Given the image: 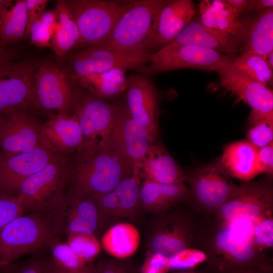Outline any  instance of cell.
I'll return each mask as SVG.
<instances>
[{
	"mask_svg": "<svg viewBox=\"0 0 273 273\" xmlns=\"http://www.w3.org/2000/svg\"><path fill=\"white\" fill-rule=\"evenodd\" d=\"M77 152L74 164L70 165L68 184L75 190L93 196L102 194L133 175L131 161L108 141Z\"/></svg>",
	"mask_w": 273,
	"mask_h": 273,
	"instance_id": "6da1fadb",
	"label": "cell"
},
{
	"mask_svg": "<svg viewBox=\"0 0 273 273\" xmlns=\"http://www.w3.org/2000/svg\"><path fill=\"white\" fill-rule=\"evenodd\" d=\"M59 235L50 210L33 211L16 218L0 229L2 265L42 250Z\"/></svg>",
	"mask_w": 273,
	"mask_h": 273,
	"instance_id": "7a4b0ae2",
	"label": "cell"
},
{
	"mask_svg": "<svg viewBox=\"0 0 273 273\" xmlns=\"http://www.w3.org/2000/svg\"><path fill=\"white\" fill-rule=\"evenodd\" d=\"M166 2L167 0H133L102 46L119 52L145 54Z\"/></svg>",
	"mask_w": 273,
	"mask_h": 273,
	"instance_id": "3957f363",
	"label": "cell"
},
{
	"mask_svg": "<svg viewBox=\"0 0 273 273\" xmlns=\"http://www.w3.org/2000/svg\"><path fill=\"white\" fill-rule=\"evenodd\" d=\"M132 1H66L79 30L80 46H102Z\"/></svg>",
	"mask_w": 273,
	"mask_h": 273,
	"instance_id": "277c9868",
	"label": "cell"
},
{
	"mask_svg": "<svg viewBox=\"0 0 273 273\" xmlns=\"http://www.w3.org/2000/svg\"><path fill=\"white\" fill-rule=\"evenodd\" d=\"M69 174V160L64 156L26 178L15 195L24 213L50 210L66 190Z\"/></svg>",
	"mask_w": 273,
	"mask_h": 273,
	"instance_id": "5b68a950",
	"label": "cell"
},
{
	"mask_svg": "<svg viewBox=\"0 0 273 273\" xmlns=\"http://www.w3.org/2000/svg\"><path fill=\"white\" fill-rule=\"evenodd\" d=\"M149 61L148 54L122 53L103 46H93L71 54L65 71L75 85L82 76L114 69L136 70L141 73Z\"/></svg>",
	"mask_w": 273,
	"mask_h": 273,
	"instance_id": "8992f818",
	"label": "cell"
},
{
	"mask_svg": "<svg viewBox=\"0 0 273 273\" xmlns=\"http://www.w3.org/2000/svg\"><path fill=\"white\" fill-rule=\"evenodd\" d=\"M150 61L141 74L147 76L194 68L216 71L235 58L215 51L189 44H171L149 54Z\"/></svg>",
	"mask_w": 273,
	"mask_h": 273,
	"instance_id": "52a82bcc",
	"label": "cell"
},
{
	"mask_svg": "<svg viewBox=\"0 0 273 273\" xmlns=\"http://www.w3.org/2000/svg\"><path fill=\"white\" fill-rule=\"evenodd\" d=\"M60 234L94 235L98 228V212L92 195L70 188L50 209Z\"/></svg>",
	"mask_w": 273,
	"mask_h": 273,
	"instance_id": "ba28073f",
	"label": "cell"
},
{
	"mask_svg": "<svg viewBox=\"0 0 273 273\" xmlns=\"http://www.w3.org/2000/svg\"><path fill=\"white\" fill-rule=\"evenodd\" d=\"M71 114L77 118L82 131L84 141L82 149H87L102 145L109 139L115 117V104H109L78 88Z\"/></svg>",
	"mask_w": 273,
	"mask_h": 273,
	"instance_id": "9c48e42d",
	"label": "cell"
},
{
	"mask_svg": "<svg viewBox=\"0 0 273 273\" xmlns=\"http://www.w3.org/2000/svg\"><path fill=\"white\" fill-rule=\"evenodd\" d=\"M39 65L11 61L0 66V113L36 106L34 74Z\"/></svg>",
	"mask_w": 273,
	"mask_h": 273,
	"instance_id": "30bf717a",
	"label": "cell"
},
{
	"mask_svg": "<svg viewBox=\"0 0 273 273\" xmlns=\"http://www.w3.org/2000/svg\"><path fill=\"white\" fill-rule=\"evenodd\" d=\"M36 106L57 113L71 114L76 88L65 70L51 63L40 64L34 74Z\"/></svg>",
	"mask_w": 273,
	"mask_h": 273,
	"instance_id": "8fae6325",
	"label": "cell"
},
{
	"mask_svg": "<svg viewBox=\"0 0 273 273\" xmlns=\"http://www.w3.org/2000/svg\"><path fill=\"white\" fill-rule=\"evenodd\" d=\"M27 109H13L0 113V155L28 152L41 144L40 124Z\"/></svg>",
	"mask_w": 273,
	"mask_h": 273,
	"instance_id": "7c38bea8",
	"label": "cell"
},
{
	"mask_svg": "<svg viewBox=\"0 0 273 273\" xmlns=\"http://www.w3.org/2000/svg\"><path fill=\"white\" fill-rule=\"evenodd\" d=\"M126 105L131 116L146 129L151 143L159 133L160 108L156 87L148 76L141 73L127 76Z\"/></svg>",
	"mask_w": 273,
	"mask_h": 273,
	"instance_id": "4fadbf2b",
	"label": "cell"
},
{
	"mask_svg": "<svg viewBox=\"0 0 273 273\" xmlns=\"http://www.w3.org/2000/svg\"><path fill=\"white\" fill-rule=\"evenodd\" d=\"M108 141L125 155L138 177L141 162L151 144L147 131L130 114L125 103L115 104V114Z\"/></svg>",
	"mask_w": 273,
	"mask_h": 273,
	"instance_id": "5bb4252c",
	"label": "cell"
},
{
	"mask_svg": "<svg viewBox=\"0 0 273 273\" xmlns=\"http://www.w3.org/2000/svg\"><path fill=\"white\" fill-rule=\"evenodd\" d=\"M41 144L28 152L0 155V192L16 195L22 183L49 163L62 156Z\"/></svg>",
	"mask_w": 273,
	"mask_h": 273,
	"instance_id": "9a60e30c",
	"label": "cell"
},
{
	"mask_svg": "<svg viewBox=\"0 0 273 273\" xmlns=\"http://www.w3.org/2000/svg\"><path fill=\"white\" fill-rule=\"evenodd\" d=\"M190 184L196 200L209 208L220 207L238 188L232 181L220 158L196 170L190 179Z\"/></svg>",
	"mask_w": 273,
	"mask_h": 273,
	"instance_id": "2e32d148",
	"label": "cell"
},
{
	"mask_svg": "<svg viewBox=\"0 0 273 273\" xmlns=\"http://www.w3.org/2000/svg\"><path fill=\"white\" fill-rule=\"evenodd\" d=\"M231 61L216 72L219 75V86L251 108V112L273 114V92L264 85L250 78Z\"/></svg>",
	"mask_w": 273,
	"mask_h": 273,
	"instance_id": "e0dca14e",
	"label": "cell"
},
{
	"mask_svg": "<svg viewBox=\"0 0 273 273\" xmlns=\"http://www.w3.org/2000/svg\"><path fill=\"white\" fill-rule=\"evenodd\" d=\"M272 191L267 185L246 183L239 186L234 194L220 208L227 222L253 220L267 213L271 206Z\"/></svg>",
	"mask_w": 273,
	"mask_h": 273,
	"instance_id": "ac0fdd59",
	"label": "cell"
},
{
	"mask_svg": "<svg viewBox=\"0 0 273 273\" xmlns=\"http://www.w3.org/2000/svg\"><path fill=\"white\" fill-rule=\"evenodd\" d=\"M141 187L140 178L132 175L120 181L110 191L93 195L98 209V228L132 215L139 207Z\"/></svg>",
	"mask_w": 273,
	"mask_h": 273,
	"instance_id": "d6986e66",
	"label": "cell"
},
{
	"mask_svg": "<svg viewBox=\"0 0 273 273\" xmlns=\"http://www.w3.org/2000/svg\"><path fill=\"white\" fill-rule=\"evenodd\" d=\"M197 13L191 0H167L145 53H154L170 44Z\"/></svg>",
	"mask_w": 273,
	"mask_h": 273,
	"instance_id": "ffe728a7",
	"label": "cell"
},
{
	"mask_svg": "<svg viewBox=\"0 0 273 273\" xmlns=\"http://www.w3.org/2000/svg\"><path fill=\"white\" fill-rule=\"evenodd\" d=\"M253 220L226 222L215 237L217 248L238 267L251 264L255 258Z\"/></svg>",
	"mask_w": 273,
	"mask_h": 273,
	"instance_id": "44dd1931",
	"label": "cell"
},
{
	"mask_svg": "<svg viewBox=\"0 0 273 273\" xmlns=\"http://www.w3.org/2000/svg\"><path fill=\"white\" fill-rule=\"evenodd\" d=\"M41 139V144L63 155L80 151L84 144L78 121L73 114H50L42 125Z\"/></svg>",
	"mask_w": 273,
	"mask_h": 273,
	"instance_id": "7402d4cb",
	"label": "cell"
},
{
	"mask_svg": "<svg viewBox=\"0 0 273 273\" xmlns=\"http://www.w3.org/2000/svg\"><path fill=\"white\" fill-rule=\"evenodd\" d=\"M246 36L230 35L209 29L195 15L170 44L198 46L236 58Z\"/></svg>",
	"mask_w": 273,
	"mask_h": 273,
	"instance_id": "603a6c76",
	"label": "cell"
},
{
	"mask_svg": "<svg viewBox=\"0 0 273 273\" xmlns=\"http://www.w3.org/2000/svg\"><path fill=\"white\" fill-rule=\"evenodd\" d=\"M198 7L205 27L230 35H247L252 17L241 19L226 0H202Z\"/></svg>",
	"mask_w": 273,
	"mask_h": 273,
	"instance_id": "cb8c5ba5",
	"label": "cell"
},
{
	"mask_svg": "<svg viewBox=\"0 0 273 273\" xmlns=\"http://www.w3.org/2000/svg\"><path fill=\"white\" fill-rule=\"evenodd\" d=\"M138 177L143 182L184 183L187 177L174 159L160 144H151L141 163Z\"/></svg>",
	"mask_w": 273,
	"mask_h": 273,
	"instance_id": "d4e9b609",
	"label": "cell"
},
{
	"mask_svg": "<svg viewBox=\"0 0 273 273\" xmlns=\"http://www.w3.org/2000/svg\"><path fill=\"white\" fill-rule=\"evenodd\" d=\"M257 152L258 148L247 140H241L228 145L220 158L230 176L248 181L261 173Z\"/></svg>",
	"mask_w": 273,
	"mask_h": 273,
	"instance_id": "484cf974",
	"label": "cell"
},
{
	"mask_svg": "<svg viewBox=\"0 0 273 273\" xmlns=\"http://www.w3.org/2000/svg\"><path fill=\"white\" fill-rule=\"evenodd\" d=\"M252 17L246 37L238 52L257 55L266 59L273 52V7Z\"/></svg>",
	"mask_w": 273,
	"mask_h": 273,
	"instance_id": "4316f807",
	"label": "cell"
},
{
	"mask_svg": "<svg viewBox=\"0 0 273 273\" xmlns=\"http://www.w3.org/2000/svg\"><path fill=\"white\" fill-rule=\"evenodd\" d=\"M126 72L122 69H114L93 73L79 78L75 84L99 99L105 101L112 99L126 91Z\"/></svg>",
	"mask_w": 273,
	"mask_h": 273,
	"instance_id": "83f0119b",
	"label": "cell"
},
{
	"mask_svg": "<svg viewBox=\"0 0 273 273\" xmlns=\"http://www.w3.org/2000/svg\"><path fill=\"white\" fill-rule=\"evenodd\" d=\"M160 222L152 233L148 253L160 254L170 259L188 248L186 232L183 224L175 219Z\"/></svg>",
	"mask_w": 273,
	"mask_h": 273,
	"instance_id": "f1b7e54d",
	"label": "cell"
},
{
	"mask_svg": "<svg viewBox=\"0 0 273 273\" xmlns=\"http://www.w3.org/2000/svg\"><path fill=\"white\" fill-rule=\"evenodd\" d=\"M189 193L184 183L165 184L144 181L141 187L139 206L149 211H160L181 200Z\"/></svg>",
	"mask_w": 273,
	"mask_h": 273,
	"instance_id": "f546056e",
	"label": "cell"
},
{
	"mask_svg": "<svg viewBox=\"0 0 273 273\" xmlns=\"http://www.w3.org/2000/svg\"><path fill=\"white\" fill-rule=\"evenodd\" d=\"M140 243L138 229L129 223L121 222L110 227L102 238L105 251L119 259H124L133 254Z\"/></svg>",
	"mask_w": 273,
	"mask_h": 273,
	"instance_id": "4dcf8cb0",
	"label": "cell"
},
{
	"mask_svg": "<svg viewBox=\"0 0 273 273\" xmlns=\"http://www.w3.org/2000/svg\"><path fill=\"white\" fill-rule=\"evenodd\" d=\"M27 24L25 1H8L0 9V45L4 48L25 36Z\"/></svg>",
	"mask_w": 273,
	"mask_h": 273,
	"instance_id": "1f68e13d",
	"label": "cell"
},
{
	"mask_svg": "<svg viewBox=\"0 0 273 273\" xmlns=\"http://www.w3.org/2000/svg\"><path fill=\"white\" fill-rule=\"evenodd\" d=\"M233 64L241 72L262 84L267 86L272 85V70L261 57L254 54H244L235 58Z\"/></svg>",
	"mask_w": 273,
	"mask_h": 273,
	"instance_id": "d6a6232c",
	"label": "cell"
},
{
	"mask_svg": "<svg viewBox=\"0 0 273 273\" xmlns=\"http://www.w3.org/2000/svg\"><path fill=\"white\" fill-rule=\"evenodd\" d=\"M246 140L258 149L273 142V115L258 119L252 123Z\"/></svg>",
	"mask_w": 273,
	"mask_h": 273,
	"instance_id": "836d02e7",
	"label": "cell"
},
{
	"mask_svg": "<svg viewBox=\"0 0 273 273\" xmlns=\"http://www.w3.org/2000/svg\"><path fill=\"white\" fill-rule=\"evenodd\" d=\"M69 239L70 248L85 262L99 253L100 245L95 235H77Z\"/></svg>",
	"mask_w": 273,
	"mask_h": 273,
	"instance_id": "e575fe53",
	"label": "cell"
},
{
	"mask_svg": "<svg viewBox=\"0 0 273 273\" xmlns=\"http://www.w3.org/2000/svg\"><path fill=\"white\" fill-rule=\"evenodd\" d=\"M255 245L261 248H269L273 244L272 218L267 213L253 220Z\"/></svg>",
	"mask_w": 273,
	"mask_h": 273,
	"instance_id": "d590c367",
	"label": "cell"
},
{
	"mask_svg": "<svg viewBox=\"0 0 273 273\" xmlns=\"http://www.w3.org/2000/svg\"><path fill=\"white\" fill-rule=\"evenodd\" d=\"M51 48L58 57L64 56L78 42L71 34L57 21L51 41Z\"/></svg>",
	"mask_w": 273,
	"mask_h": 273,
	"instance_id": "8d00e7d4",
	"label": "cell"
},
{
	"mask_svg": "<svg viewBox=\"0 0 273 273\" xmlns=\"http://www.w3.org/2000/svg\"><path fill=\"white\" fill-rule=\"evenodd\" d=\"M23 214L14 196L0 192V229Z\"/></svg>",
	"mask_w": 273,
	"mask_h": 273,
	"instance_id": "74e56055",
	"label": "cell"
},
{
	"mask_svg": "<svg viewBox=\"0 0 273 273\" xmlns=\"http://www.w3.org/2000/svg\"><path fill=\"white\" fill-rule=\"evenodd\" d=\"M206 259V256L202 251L186 248L169 259L170 268L177 269L193 267Z\"/></svg>",
	"mask_w": 273,
	"mask_h": 273,
	"instance_id": "f35d334b",
	"label": "cell"
},
{
	"mask_svg": "<svg viewBox=\"0 0 273 273\" xmlns=\"http://www.w3.org/2000/svg\"><path fill=\"white\" fill-rule=\"evenodd\" d=\"M46 258L37 256L17 262L3 265L0 273H44Z\"/></svg>",
	"mask_w": 273,
	"mask_h": 273,
	"instance_id": "ab89813d",
	"label": "cell"
},
{
	"mask_svg": "<svg viewBox=\"0 0 273 273\" xmlns=\"http://www.w3.org/2000/svg\"><path fill=\"white\" fill-rule=\"evenodd\" d=\"M55 11L58 21L71 34L80 46V36L78 28L66 1H57Z\"/></svg>",
	"mask_w": 273,
	"mask_h": 273,
	"instance_id": "60d3db41",
	"label": "cell"
},
{
	"mask_svg": "<svg viewBox=\"0 0 273 273\" xmlns=\"http://www.w3.org/2000/svg\"><path fill=\"white\" fill-rule=\"evenodd\" d=\"M54 31L43 25L38 19L31 28L29 34L30 43L38 47L51 48V41Z\"/></svg>",
	"mask_w": 273,
	"mask_h": 273,
	"instance_id": "b9f144b4",
	"label": "cell"
},
{
	"mask_svg": "<svg viewBox=\"0 0 273 273\" xmlns=\"http://www.w3.org/2000/svg\"><path fill=\"white\" fill-rule=\"evenodd\" d=\"M169 269V258L160 254L148 253L140 273H166Z\"/></svg>",
	"mask_w": 273,
	"mask_h": 273,
	"instance_id": "7bdbcfd3",
	"label": "cell"
},
{
	"mask_svg": "<svg viewBox=\"0 0 273 273\" xmlns=\"http://www.w3.org/2000/svg\"><path fill=\"white\" fill-rule=\"evenodd\" d=\"M48 2L47 0H25L27 14V24L24 36L25 37L29 36L33 24L44 12Z\"/></svg>",
	"mask_w": 273,
	"mask_h": 273,
	"instance_id": "ee69618b",
	"label": "cell"
},
{
	"mask_svg": "<svg viewBox=\"0 0 273 273\" xmlns=\"http://www.w3.org/2000/svg\"><path fill=\"white\" fill-rule=\"evenodd\" d=\"M44 273H98L96 266L86 264L77 269H69L57 264L53 259L46 258Z\"/></svg>",
	"mask_w": 273,
	"mask_h": 273,
	"instance_id": "f6af8a7d",
	"label": "cell"
},
{
	"mask_svg": "<svg viewBox=\"0 0 273 273\" xmlns=\"http://www.w3.org/2000/svg\"><path fill=\"white\" fill-rule=\"evenodd\" d=\"M257 158L261 173L272 174L273 172V142L258 149Z\"/></svg>",
	"mask_w": 273,
	"mask_h": 273,
	"instance_id": "bcb514c9",
	"label": "cell"
},
{
	"mask_svg": "<svg viewBox=\"0 0 273 273\" xmlns=\"http://www.w3.org/2000/svg\"><path fill=\"white\" fill-rule=\"evenodd\" d=\"M226 1L240 15L255 12L254 0H226Z\"/></svg>",
	"mask_w": 273,
	"mask_h": 273,
	"instance_id": "7dc6e473",
	"label": "cell"
},
{
	"mask_svg": "<svg viewBox=\"0 0 273 273\" xmlns=\"http://www.w3.org/2000/svg\"><path fill=\"white\" fill-rule=\"evenodd\" d=\"M39 20L43 25L54 30L58 21L57 15L55 10L44 11L39 18Z\"/></svg>",
	"mask_w": 273,
	"mask_h": 273,
	"instance_id": "c3c4849f",
	"label": "cell"
},
{
	"mask_svg": "<svg viewBox=\"0 0 273 273\" xmlns=\"http://www.w3.org/2000/svg\"><path fill=\"white\" fill-rule=\"evenodd\" d=\"M14 56L13 51L0 45V66L12 61Z\"/></svg>",
	"mask_w": 273,
	"mask_h": 273,
	"instance_id": "681fc988",
	"label": "cell"
},
{
	"mask_svg": "<svg viewBox=\"0 0 273 273\" xmlns=\"http://www.w3.org/2000/svg\"><path fill=\"white\" fill-rule=\"evenodd\" d=\"M254 2L255 12L273 7L272 0H254Z\"/></svg>",
	"mask_w": 273,
	"mask_h": 273,
	"instance_id": "f907efd6",
	"label": "cell"
},
{
	"mask_svg": "<svg viewBox=\"0 0 273 273\" xmlns=\"http://www.w3.org/2000/svg\"><path fill=\"white\" fill-rule=\"evenodd\" d=\"M266 60L270 69L273 70V52L269 54Z\"/></svg>",
	"mask_w": 273,
	"mask_h": 273,
	"instance_id": "816d5d0a",
	"label": "cell"
},
{
	"mask_svg": "<svg viewBox=\"0 0 273 273\" xmlns=\"http://www.w3.org/2000/svg\"><path fill=\"white\" fill-rule=\"evenodd\" d=\"M231 273H260L258 271H257L256 270H254L252 269H241L237 270L234 272H232Z\"/></svg>",
	"mask_w": 273,
	"mask_h": 273,
	"instance_id": "f5cc1de1",
	"label": "cell"
},
{
	"mask_svg": "<svg viewBox=\"0 0 273 273\" xmlns=\"http://www.w3.org/2000/svg\"><path fill=\"white\" fill-rule=\"evenodd\" d=\"M7 0H0V9L6 4Z\"/></svg>",
	"mask_w": 273,
	"mask_h": 273,
	"instance_id": "db71d44e",
	"label": "cell"
},
{
	"mask_svg": "<svg viewBox=\"0 0 273 273\" xmlns=\"http://www.w3.org/2000/svg\"><path fill=\"white\" fill-rule=\"evenodd\" d=\"M2 266V263H1V261H0V267H1Z\"/></svg>",
	"mask_w": 273,
	"mask_h": 273,
	"instance_id": "11a10c76",
	"label": "cell"
}]
</instances>
